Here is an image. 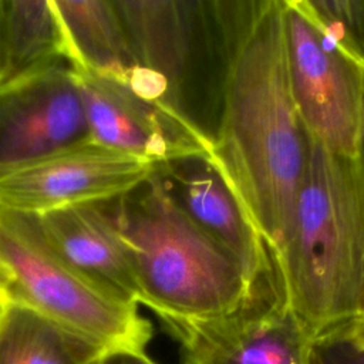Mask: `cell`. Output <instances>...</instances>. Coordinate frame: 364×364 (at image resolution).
<instances>
[{
	"instance_id": "cell-18",
	"label": "cell",
	"mask_w": 364,
	"mask_h": 364,
	"mask_svg": "<svg viewBox=\"0 0 364 364\" xmlns=\"http://www.w3.org/2000/svg\"><path fill=\"white\" fill-rule=\"evenodd\" d=\"M100 364H155L145 351L131 348H109L101 355Z\"/></svg>"
},
{
	"instance_id": "cell-17",
	"label": "cell",
	"mask_w": 364,
	"mask_h": 364,
	"mask_svg": "<svg viewBox=\"0 0 364 364\" xmlns=\"http://www.w3.org/2000/svg\"><path fill=\"white\" fill-rule=\"evenodd\" d=\"M307 364H364V347L346 330L313 338Z\"/></svg>"
},
{
	"instance_id": "cell-21",
	"label": "cell",
	"mask_w": 364,
	"mask_h": 364,
	"mask_svg": "<svg viewBox=\"0 0 364 364\" xmlns=\"http://www.w3.org/2000/svg\"><path fill=\"white\" fill-rule=\"evenodd\" d=\"M6 300L3 299V296L0 294V320H1V317H3V313H4V309H6Z\"/></svg>"
},
{
	"instance_id": "cell-1",
	"label": "cell",
	"mask_w": 364,
	"mask_h": 364,
	"mask_svg": "<svg viewBox=\"0 0 364 364\" xmlns=\"http://www.w3.org/2000/svg\"><path fill=\"white\" fill-rule=\"evenodd\" d=\"M310 158L287 77L284 0H247L209 159L264 243L282 255Z\"/></svg>"
},
{
	"instance_id": "cell-4",
	"label": "cell",
	"mask_w": 364,
	"mask_h": 364,
	"mask_svg": "<svg viewBox=\"0 0 364 364\" xmlns=\"http://www.w3.org/2000/svg\"><path fill=\"white\" fill-rule=\"evenodd\" d=\"M142 68L165 88V107L213 142L247 0H112Z\"/></svg>"
},
{
	"instance_id": "cell-15",
	"label": "cell",
	"mask_w": 364,
	"mask_h": 364,
	"mask_svg": "<svg viewBox=\"0 0 364 364\" xmlns=\"http://www.w3.org/2000/svg\"><path fill=\"white\" fill-rule=\"evenodd\" d=\"M105 350L27 307L6 304L0 320V364H100Z\"/></svg>"
},
{
	"instance_id": "cell-14",
	"label": "cell",
	"mask_w": 364,
	"mask_h": 364,
	"mask_svg": "<svg viewBox=\"0 0 364 364\" xmlns=\"http://www.w3.org/2000/svg\"><path fill=\"white\" fill-rule=\"evenodd\" d=\"M53 4L77 70L129 82L141 65L112 0H53Z\"/></svg>"
},
{
	"instance_id": "cell-6",
	"label": "cell",
	"mask_w": 364,
	"mask_h": 364,
	"mask_svg": "<svg viewBox=\"0 0 364 364\" xmlns=\"http://www.w3.org/2000/svg\"><path fill=\"white\" fill-rule=\"evenodd\" d=\"M284 41L291 97L309 136L358 161L364 68L320 30L304 0H284Z\"/></svg>"
},
{
	"instance_id": "cell-13",
	"label": "cell",
	"mask_w": 364,
	"mask_h": 364,
	"mask_svg": "<svg viewBox=\"0 0 364 364\" xmlns=\"http://www.w3.org/2000/svg\"><path fill=\"white\" fill-rule=\"evenodd\" d=\"M65 65L77 70L53 0H0V91Z\"/></svg>"
},
{
	"instance_id": "cell-3",
	"label": "cell",
	"mask_w": 364,
	"mask_h": 364,
	"mask_svg": "<svg viewBox=\"0 0 364 364\" xmlns=\"http://www.w3.org/2000/svg\"><path fill=\"white\" fill-rule=\"evenodd\" d=\"M127 243L141 303L159 318H209L237 307L253 284L237 260L169 198L155 166L141 183L94 202Z\"/></svg>"
},
{
	"instance_id": "cell-9",
	"label": "cell",
	"mask_w": 364,
	"mask_h": 364,
	"mask_svg": "<svg viewBox=\"0 0 364 364\" xmlns=\"http://www.w3.org/2000/svg\"><path fill=\"white\" fill-rule=\"evenodd\" d=\"M154 171V164L88 142L0 179V208L41 215L115 198Z\"/></svg>"
},
{
	"instance_id": "cell-11",
	"label": "cell",
	"mask_w": 364,
	"mask_h": 364,
	"mask_svg": "<svg viewBox=\"0 0 364 364\" xmlns=\"http://www.w3.org/2000/svg\"><path fill=\"white\" fill-rule=\"evenodd\" d=\"M154 166L175 205L237 260L253 284L274 274L264 243L209 155L181 156Z\"/></svg>"
},
{
	"instance_id": "cell-8",
	"label": "cell",
	"mask_w": 364,
	"mask_h": 364,
	"mask_svg": "<svg viewBox=\"0 0 364 364\" xmlns=\"http://www.w3.org/2000/svg\"><path fill=\"white\" fill-rule=\"evenodd\" d=\"M73 67L0 91V179L92 142Z\"/></svg>"
},
{
	"instance_id": "cell-20",
	"label": "cell",
	"mask_w": 364,
	"mask_h": 364,
	"mask_svg": "<svg viewBox=\"0 0 364 364\" xmlns=\"http://www.w3.org/2000/svg\"><path fill=\"white\" fill-rule=\"evenodd\" d=\"M358 162L364 171V90L361 101V118H360V142H358Z\"/></svg>"
},
{
	"instance_id": "cell-5",
	"label": "cell",
	"mask_w": 364,
	"mask_h": 364,
	"mask_svg": "<svg viewBox=\"0 0 364 364\" xmlns=\"http://www.w3.org/2000/svg\"><path fill=\"white\" fill-rule=\"evenodd\" d=\"M0 294L104 348L145 350L152 326L71 266L44 242L36 218L0 208Z\"/></svg>"
},
{
	"instance_id": "cell-2",
	"label": "cell",
	"mask_w": 364,
	"mask_h": 364,
	"mask_svg": "<svg viewBox=\"0 0 364 364\" xmlns=\"http://www.w3.org/2000/svg\"><path fill=\"white\" fill-rule=\"evenodd\" d=\"M279 289L313 338L348 328L364 286V171L310 138Z\"/></svg>"
},
{
	"instance_id": "cell-10",
	"label": "cell",
	"mask_w": 364,
	"mask_h": 364,
	"mask_svg": "<svg viewBox=\"0 0 364 364\" xmlns=\"http://www.w3.org/2000/svg\"><path fill=\"white\" fill-rule=\"evenodd\" d=\"M92 142L151 164L188 155H209L210 142L161 102L148 100L127 84L74 71Z\"/></svg>"
},
{
	"instance_id": "cell-19",
	"label": "cell",
	"mask_w": 364,
	"mask_h": 364,
	"mask_svg": "<svg viewBox=\"0 0 364 364\" xmlns=\"http://www.w3.org/2000/svg\"><path fill=\"white\" fill-rule=\"evenodd\" d=\"M346 331L350 334V337L360 346L364 347V286L360 294V300H358V306L354 314L353 321L350 323L348 328H346Z\"/></svg>"
},
{
	"instance_id": "cell-16",
	"label": "cell",
	"mask_w": 364,
	"mask_h": 364,
	"mask_svg": "<svg viewBox=\"0 0 364 364\" xmlns=\"http://www.w3.org/2000/svg\"><path fill=\"white\" fill-rule=\"evenodd\" d=\"M320 30L364 68V0H304Z\"/></svg>"
},
{
	"instance_id": "cell-7",
	"label": "cell",
	"mask_w": 364,
	"mask_h": 364,
	"mask_svg": "<svg viewBox=\"0 0 364 364\" xmlns=\"http://www.w3.org/2000/svg\"><path fill=\"white\" fill-rule=\"evenodd\" d=\"M159 320L178 340L183 364H307L313 341L274 276L225 314Z\"/></svg>"
},
{
	"instance_id": "cell-12",
	"label": "cell",
	"mask_w": 364,
	"mask_h": 364,
	"mask_svg": "<svg viewBox=\"0 0 364 364\" xmlns=\"http://www.w3.org/2000/svg\"><path fill=\"white\" fill-rule=\"evenodd\" d=\"M34 218L44 242L63 262L109 297L129 306L141 303L131 252L94 202Z\"/></svg>"
}]
</instances>
